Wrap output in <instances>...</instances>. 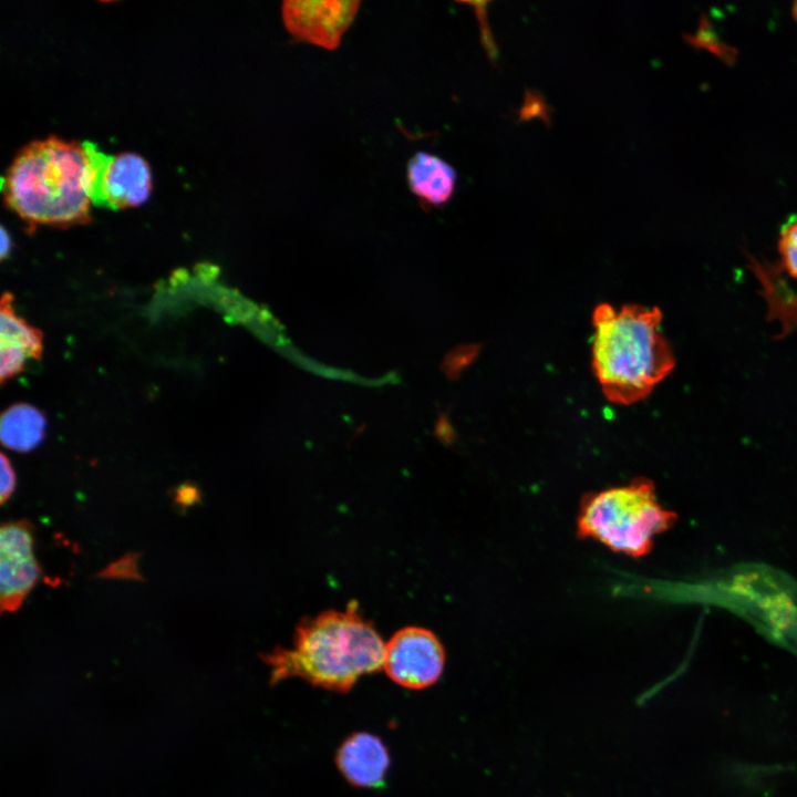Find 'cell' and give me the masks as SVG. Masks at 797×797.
Returning a JSON list of instances; mask_svg holds the SVG:
<instances>
[{"label":"cell","instance_id":"6da1fadb","mask_svg":"<svg viewBox=\"0 0 797 797\" xmlns=\"http://www.w3.org/2000/svg\"><path fill=\"white\" fill-rule=\"evenodd\" d=\"M97 146L50 135L22 146L1 180L6 205L33 230L91 221Z\"/></svg>","mask_w":797,"mask_h":797},{"label":"cell","instance_id":"7a4b0ae2","mask_svg":"<svg viewBox=\"0 0 797 797\" xmlns=\"http://www.w3.org/2000/svg\"><path fill=\"white\" fill-rule=\"evenodd\" d=\"M385 643L355 601L343 610L304 618L291 648L276 646L262 655L270 683L299 677L314 686L346 692L366 674L383 669Z\"/></svg>","mask_w":797,"mask_h":797},{"label":"cell","instance_id":"3957f363","mask_svg":"<svg viewBox=\"0 0 797 797\" xmlns=\"http://www.w3.org/2000/svg\"><path fill=\"white\" fill-rule=\"evenodd\" d=\"M661 311L608 303L592 314V368L604 396L631 405L646 396L674 368L672 349L660 330Z\"/></svg>","mask_w":797,"mask_h":797},{"label":"cell","instance_id":"277c9868","mask_svg":"<svg viewBox=\"0 0 797 797\" xmlns=\"http://www.w3.org/2000/svg\"><path fill=\"white\" fill-rule=\"evenodd\" d=\"M675 513L659 503L652 480L629 484L583 496L577 517V535L610 550L640 558L650 552L655 536L670 529Z\"/></svg>","mask_w":797,"mask_h":797},{"label":"cell","instance_id":"5b68a950","mask_svg":"<svg viewBox=\"0 0 797 797\" xmlns=\"http://www.w3.org/2000/svg\"><path fill=\"white\" fill-rule=\"evenodd\" d=\"M445 660V649L434 632L406 627L396 631L385 644L383 669L394 683L422 690L439 680Z\"/></svg>","mask_w":797,"mask_h":797},{"label":"cell","instance_id":"8992f818","mask_svg":"<svg viewBox=\"0 0 797 797\" xmlns=\"http://www.w3.org/2000/svg\"><path fill=\"white\" fill-rule=\"evenodd\" d=\"M41 576L32 524L28 520L4 522L0 529L1 611L18 610Z\"/></svg>","mask_w":797,"mask_h":797},{"label":"cell","instance_id":"52a82bcc","mask_svg":"<svg viewBox=\"0 0 797 797\" xmlns=\"http://www.w3.org/2000/svg\"><path fill=\"white\" fill-rule=\"evenodd\" d=\"M152 186V170L143 156L97 149L92 204L110 209L137 207L148 199Z\"/></svg>","mask_w":797,"mask_h":797},{"label":"cell","instance_id":"ba28073f","mask_svg":"<svg viewBox=\"0 0 797 797\" xmlns=\"http://www.w3.org/2000/svg\"><path fill=\"white\" fill-rule=\"evenodd\" d=\"M360 4V1L289 0L282 3V18L287 30L298 40L334 50Z\"/></svg>","mask_w":797,"mask_h":797},{"label":"cell","instance_id":"9c48e42d","mask_svg":"<svg viewBox=\"0 0 797 797\" xmlns=\"http://www.w3.org/2000/svg\"><path fill=\"white\" fill-rule=\"evenodd\" d=\"M343 777L358 788L380 787L390 767L386 746L376 735L360 732L340 745L335 757Z\"/></svg>","mask_w":797,"mask_h":797},{"label":"cell","instance_id":"30bf717a","mask_svg":"<svg viewBox=\"0 0 797 797\" xmlns=\"http://www.w3.org/2000/svg\"><path fill=\"white\" fill-rule=\"evenodd\" d=\"M410 190L426 206L443 207L453 197L457 185V172L442 157L416 152L406 167Z\"/></svg>","mask_w":797,"mask_h":797},{"label":"cell","instance_id":"8fae6325","mask_svg":"<svg viewBox=\"0 0 797 797\" xmlns=\"http://www.w3.org/2000/svg\"><path fill=\"white\" fill-rule=\"evenodd\" d=\"M46 418L35 406L17 403L1 414L0 437L2 445L11 451L28 453L44 439Z\"/></svg>","mask_w":797,"mask_h":797},{"label":"cell","instance_id":"7c38bea8","mask_svg":"<svg viewBox=\"0 0 797 797\" xmlns=\"http://www.w3.org/2000/svg\"><path fill=\"white\" fill-rule=\"evenodd\" d=\"M13 296L6 291L0 307V342L21 348L29 358L39 360L43 352V333L15 313Z\"/></svg>","mask_w":797,"mask_h":797},{"label":"cell","instance_id":"4fadbf2b","mask_svg":"<svg viewBox=\"0 0 797 797\" xmlns=\"http://www.w3.org/2000/svg\"><path fill=\"white\" fill-rule=\"evenodd\" d=\"M778 250L787 272L797 279V217L783 226L779 234Z\"/></svg>","mask_w":797,"mask_h":797},{"label":"cell","instance_id":"5bb4252c","mask_svg":"<svg viewBox=\"0 0 797 797\" xmlns=\"http://www.w3.org/2000/svg\"><path fill=\"white\" fill-rule=\"evenodd\" d=\"M29 356L19 346L0 342V381L6 383L8 380L23 372Z\"/></svg>","mask_w":797,"mask_h":797},{"label":"cell","instance_id":"9a60e30c","mask_svg":"<svg viewBox=\"0 0 797 797\" xmlns=\"http://www.w3.org/2000/svg\"><path fill=\"white\" fill-rule=\"evenodd\" d=\"M477 351L476 345H460L453 349L443 360V372L452 380L457 379L460 372L474 360Z\"/></svg>","mask_w":797,"mask_h":797},{"label":"cell","instance_id":"2e32d148","mask_svg":"<svg viewBox=\"0 0 797 797\" xmlns=\"http://www.w3.org/2000/svg\"><path fill=\"white\" fill-rule=\"evenodd\" d=\"M1 489H0V501L3 505L13 494L17 487V475L15 470L6 456L1 453Z\"/></svg>","mask_w":797,"mask_h":797},{"label":"cell","instance_id":"e0dca14e","mask_svg":"<svg viewBox=\"0 0 797 797\" xmlns=\"http://www.w3.org/2000/svg\"><path fill=\"white\" fill-rule=\"evenodd\" d=\"M435 433L436 435L443 439V441H451L453 436V427L446 417V415L441 414L438 417V421L435 426Z\"/></svg>","mask_w":797,"mask_h":797},{"label":"cell","instance_id":"ac0fdd59","mask_svg":"<svg viewBox=\"0 0 797 797\" xmlns=\"http://www.w3.org/2000/svg\"><path fill=\"white\" fill-rule=\"evenodd\" d=\"M11 248H12L11 238H10L8 231L6 230V228L1 227V251H0L1 260H4L6 258H8L9 253L11 251Z\"/></svg>","mask_w":797,"mask_h":797},{"label":"cell","instance_id":"d6986e66","mask_svg":"<svg viewBox=\"0 0 797 797\" xmlns=\"http://www.w3.org/2000/svg\"><path fill=\"white\" fill-rule=\"evenodd\" d=\"M791 15L795 19V21L797 22V1L793 3Z\"/></svg>","mask_w":797,"mask_h":797}]
</instances>
